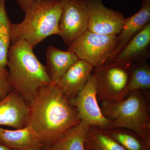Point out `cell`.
<instances>
[{
	"label": "cell",
	"mask_w": 150,
	"mask_h": 150,
	"mask_svg": "<svg viewBox=\"0 0 150 150\" xmlns=\"http://www.w3.org/2000/svg\"><path fill=\"white\" fill-rule=\"evenodd\" d=\"M86 1L89 10L88 30L98 34L118 35L125 21L122 13L108 8L102 0Z\"/></svg>",
	"instance_id": "obj_9"
},
{
	"label": "cell",
	"mask_w": 150,
	"mask_h": 150,
	"mask_svg": "<svg viewBox=\"0 0 150 150\" xmlns=\"http://www.w3.org/2000/svg\"><path fill=\"white\" fill-rule=\"evenodd\" d=\"M131 64L108 62L94 67L92 74L96 83L98 101L117 102L127 97Z\"/></svg>",
	"instance_id": "obj_5"
},
{
	"label": "cell",
	"mask_w": 150,
	"mask_h": 150,
	"mask_svg": "<svg viewBox=\"0 0 150 150\" xmlns=\"http://www.w3.org/2000/svg\"><path fill=\"white\" fill-rule=\"evenodd\" d=\"M62 13L59 22L60 36L69 46L88 30L89 10L86 0H61Z\"/></svg>",
	"instance_id": "obj_7"
},
{
	"label": "cell",
	"mask_w": 150,
	"mask_h": 150,
	"mask_svg": "<svg viewBox=\"0 0 150 150\" xmlns=\"http://www.w3.org/2000/svg\"><path fill=\"white\" fill-rule=\"evenodd\" d=\"M20 23H12L11 43L27 42L33 48L51 35H61V0H34Z\"/></svg>",
	"instance_id": "obj_3"
},
{
	"label": "cell",
	"mask_w": 150,
	"mask_h": 150,
	"mask_svg": "<svg viewBox=\"0 0 150 150\" xmlns=\"http://www.w3.org/2000/svg\"><path fill=\"white\" fill-rule=\"evenodd\" d=\"M0 140L16 150H43L39 136L30 124L15 130L0 127Z\"/></svg>",
	"instance_id": "obj_14"
},
{
	"label": "cell",
	"mask_w": 150,
	"mask_h": 150,
	"mask_svg": "<svg viewBox=\"0 0 150 150\" xmlns=\"http://www.w3.org/2000/svg\"><path fill=\"white\" fill-rule=\"evenodd\" d=\"M150 94L136 90L121 101L100 103L103 115L111 121L106 130L130 129L150 147Z\"/></svg>",
	"instance_id": "obj_4"
},
{
	"label": "cell",
	"mask_w": 150,
	"mask_h": 150,
	"mask_svg": "<svg viewBox=\"0 0 150 150\" xmlns=\"http://www.w3.org/2000/svg\"><path fill=\"white\" fill-rule=\"evenodd\" d=\"M150 22L134 36L110 62L131 64L149 58Z\"/></svg>",
	"instance_id": "obj_12"
},
{
	"label": "cell",
	"mask_w": 150,
	"mask_h": 150,
	"mask_svg": "<svg viewBox=\"0 0 150 150\" xmlns=\"http://www.w3.org/2000/svg\"><path fill=\"white\" fill-rule=\"evenodd\" d=\"M85 150H125L113 139L105 129L91 126L84 143Z\"/></svg>",
	"instance_id": "obj_16"
},
{
	"label": "cell",
	"mask_w": 150,
	"mask_h": 150,
	"mask_svg": "<svg viewBox=\"0 0 150 150\" xmlns=\"http://www.w3.org/2000/svg\"><path fill=\"white\" fill-rule=\"evenodd\" d=\"M30 123V108L28 103L16 91H12L0 101V126L15 129Z\"/></svg>",
	"instance_id": "obj_10"
},
{
	"label": "cell",
	"mask_w": 150,
	"mask_h": 150,
	"mask_svg": "<svg viewBox=\"0 0 150 150\" xmlns=\"http://www.w3.org/2000/svg\"><path fill=\"white\" fill-rule=\"evenodd\" d=\"M45 150H51V149H49Z\"/></svg>",
	"instance_id": "obj_24"
},
{
	"label": "cell",
	"mask_w": 150,
	"mask_h": 150,
	"mask_svg": "<svg viewBox=\"0 0 150 150\" xmlns=\"http://www.w3.org/2000/svg\"><path fill=\"white\" fill-rule=\"evenodd\" d=\"M106 130L110 137L125 150H150V147L132 130L124 128Z\"/></svg>",
	"instance_id": "obj_20"
},
{
	"label": "cell",
	"mask_w": 150,
	"mask_h": 150,
	"mask_svg": "<svg viewBox=\"0 0 150 150\" xmlns=\"http://www.w3.org/2000/svg\"><path fill=\"white\" fill-rule=\"evenodd\" d=\"M30 123L48 150L81 122L76 109L59 87L43 86L28 103Z\"/></svg>",
	"instance_id": "obj_1"
},
{
	"label": "cell",
	"mask_w": 150,
	"mask_h": 150,
	"mask_svg": "<svg viewBox=\"0 0 150 150\" xmlns=\"http://www.w3.org/2000/svg\"><path fill=\"white\" fill-rule=\"evenodd\" d=\"M46 70L51 80L57 84L67 70L79 60L71 51H63L52 46L46 52Z\"/></svg>",
	"instance_id": "obj_15"
},
{
	"label": "cell",
	"mask_w": 150,
	"mask_h": 150,
	"mask_svg": "<svg viewBox=\"0 0 150 150\" xmlns=\"http://www.w3.org/2000/svg\"><path fill=\"white\" fill-rule=\"evenodd\" d=\"M34 0H16V2L23 11L25 12Z\"/></svg>",
	"instance_id": "obj_22"
},
{
	"label": "cell",
	"mask_w": 150,
	"mask_h": 150,
	"mask_svg": "<svg viewBox=\"0 0 150 150\" xmlns=\"http://www.w3.org/2000/svg\"><path fill=\"white\" fill-rule=\"evenodd\" d=\"M69 101L76 109L81 121L91 126L107 129L111 121L100 110L96 98V81L92 74L82 90Z\"/></svg>",
	"instance_id": "obj_8"
},
{
	"label": "cell",
	"mask_w": 150,
	"mask_h": 150,
	"mask_svg": "<svg viewBox=\"0 0 150 150\" xmlns=\"http://www.w3.org/2000/svg\"><path fill=\"white\" fill-rule=\"evenodd\" d=\"M13 90V88L9 80L8 70L0 67V101Z\"/></svg>",
	"instance_id": "obj_21"
},
{
	"label": "cell",
	"mask_w": 150,
	"mask_h": 150,
	"mask_svg": "<svg viewBox=\"0 0 150 150\" xmlns=\"http://www.w3.org/2000/svg\"><path fill=\"white\" fill-rule=\"evenodd\" d=\"M117 35H106L91 32L88 30L78 38L68 48L93 67L108 61L115 49Z\"/></svg>",
	"instance_id": "obj_6"
},
{
	"label": "cell",
	"mask_w": 150,
	"mask_h": 150,
	"mask_svg": "<svg viewBox=\"0 0 150 150\" xmlns=\"http://www.w3.org/2000/svg\"><path fill=\"white\" fill-rule=\"evenodd\" d=\"M7 66L13 90L28 104L42 87L54 83L46 66L39 62L33 48L24 40L11 43L8 53Z\"/></svg>",
	"instance_id": "obj_2"
},
{
	"label": "cell",
	"mask_w": 150,
	"mask_h": 150,
	"mask_svg": "<svg viewBox=\"0 0 150 150\" xmlns=\"http://www.w3.org/2000/svg\"><path fill=\"white\" fill-rule=\"evenodd\" d=\"M91 126L81 121L50 149L51 150H85L84 143L86 135Z\"/></svg>",
	"instance_id": "obj_17"
},
{
	"label": "cell",
	"mask_w": 150,
	"mask_h": 150,
	"mask_svg": "<svg viewBox=\"0 0 150 150\" xmlns=\"http://www.w3.org/2000/svg\"><path fill=\"white\" fill-rule=\"evenodd\" d=\"M12 22L6 8V0H0V67L6 68L8 53L11 43Z\"/></svg>",
	"instance_id": "obj_19"
},
{
	"label": "cell",
	"mask_w": 150,
	"mask_h": 150,
	"mask_svg": "<svg viewBox=\"0 0 150 150\" xmlns=\"http://www.w3.org/2000/svg\"><path fill=\"white\" fill-rule=\"evenodd\" d=\"M93 68L87 62L79 59L67 70L56 85L69 100L82 90Z\"/></svg>",
	"instance_id": "obj_11"
},
{
	"label": "cell",
	"mask_w": 150,
	"mask_h": 150,
	"mask_svg": "<svg viewBox=\"0 0 150 150\" xmlns=\"http://www.w3.org/2000/svg\"><path fill=\"white\" fill-rule=\"evenodd\" d=\"M150 0H142V7L137 13L125 18L123 28L117 36L115 49L107 62H110L134 36L150 22Z\"/></svg>",
	"instance_id": "obj_13"
},
{
	"label": "cell",
	"mask_w": 150,
	"mask_h": 150,
	"mask_svg": "<svg viewBox=\"0 0 150 150\" xmlns=\"http://www.w3.org/2000/svg\"><path fill=\"white\" fill-rule=\"evenodd\" d=\"M136 90H141L150 94V67L146 61L131 64L127 96L130 92Z\"/></svg>",
	"instance_id": "obj_18"
},
{
	"label": "cell",
	"mask_w": 150,
	"mask_h": 150,
	"mask_svg": "<svg viewBox=\"0 0 150 150\" xmlns=\"http://www.w3.org/2000/svg\"><path fill=\"white\" fill-rule=\"evenodd\" d=\"M0 150H16L7 146L0 140Z\"/></svg>",
	"instance_id": "obj_23"
}]
</instances>
